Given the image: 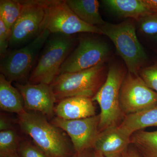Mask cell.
I'll use <instances>...</instances> for the list:
<instances>
[{
	"label": "cell",
	"instance_id": "cell-1",
	"mask_svg": "<svg viewBox=\"0 0 157 157\" xmlns=\"http://www.w3.org/2000/svg\"><path fill=\"white\" fill-rule=\"evenodd\" d=\"M17 115L23 133L50 157H71L75 154L72 142L64 131L39 113L25 110Z\"/></svg>",
	"mask_w": 157,
	"mask_h": 157
},
{
	"label": "cell",
	"instance_id": "cell-2",
	"mask_svg": "<svg viewBox=\"0 0 157 157\" xmlns=\"http://www.w3.org/2000/svg\"><path fill=\"white\" fill-rule=\"evenodd\" d=\"M76 42L73 35L51 34L31 73L29 83L51 84L59 75L62 65L75 48Z\"/></svg>",
	"mask_w": 157,
	"mask_h": 157
},
{
	"label": "cell",
	"instance_id": "cell-3",
	"mask_svg": "<svg viewBox=\"0 0 157 157\" xmlns=\"http://www.w3.org/2000/svg\"><path fill=\"white\" fill-rule=\"evenodd\" d=\"M98 27L103 35L113 42L118 54L124 62L128 72L138 75L147 57L137 39L134 21L128 20L117 24L105 22Z\"/></svg>",
	"mask_w": 157,
	"mask_h": 157
},
{
	"label": "cell",
	"instance_id": "cell-4",
	"mask_svg": "<svg viewBox=\"0 0 157 157\" xmlns=\"http://www.w3.org/2000/svg\"><path fill=\"white\" fill-rule=\"evenodd\" d=\"M105 74V63H102L79 72L59 74L50 86L57 102L70 97L93 98L106 80Z\"/></svg>",
	"mask_w": 157,
	"mask_h": 157
},
{
	"label": "cell",
	"instance_id": "cell-5",
	"mask_svg": "<svg viewBox=\"0 0 157 157\" xmlns=\"http://www.w3.org/2000/svg\"><path fill=\"white\" fill-rule=\"evenodd\" d=\"M51 34L45 29L39 36L28 44L8 52L1 58V74L12 82L21 84L29 82L37 59Z\"/></svg>",
	"mask_w": 157,
	"mask_h": 157
},
{
	"label": "cell",
	"instance_id": "cell-6",
	"mask_svg": "<svg viewBox=\"0 0 157 157\" xmlns=\"http://www.w3.org/2000/svg\"><path fill=\"white\" fill-rule=\"evenodd\" d=\"M125 75L121 66L111 65L104 84L92 98L93 101L98 102L101 109L99 132L118 126L124 117L121 109L120 93Z\"/></svg>",
	"mask_w": 157,
	"mask_h": 157
},
{
	"label": "cell",
	"instance_id": "cell-7",
	"mask_svg": "<svg viewBox=\"0 0 157 157\" xmlns=\"http://www.w3.org/2000/svg\"><path fill=\"white\" fill-rule=\"evenodd\" d=\"M45 11L44 29L51 33L72 35L79 33L103 35L98 27L89 25L73 13L66 0H40Z\"/></svg>",
	"mask_w": 157,
	"mask_h": 157
},
{
	"label": "cell",
	"instance_id": "cell-8",
	"mask_svg": "<svg viewBox=\"0 0 157 157\" xmlns=\"http://www.w3.org/2000/svg\"><path fill=\"white\" fill-rule=\"evenodd\" d=\"M23 9L10 30L9 47L17 48L39 36L45 30V11L40 0H22Z\"/></svg>",
	"mask_w": 157,
	"mask_h": 157
},
{
	"label": "cell",
	"instance_id": "cell-9",
	"mask_svg": "<svg viewBox=\"0 0 157 157\" xmlns=\"http://www.w3.org/2000/svg\"><path fill=\"white\" fill-rule=\"evenodd\" d=\"M109 55L106 42L92 37L82 38L62 65L59 74L79 72L105 63Z\"/></svg>",
	"mask_w": 157,
	"mask_h": 157
},
{
	"label": "cell",
	"instance_id": "cell-10",
	"mask_svg": "<svg viewBox=\"0 0 157 157\" xmlns=\"http://www.w3.org/2000/svg\"><path fill=\"white\" fill-rule=\"evenodd\" d=\"M121 109L124 117L157 105V93L150 88L139 75L126 74L120 93Z\"/></svg>",
	"mask_w": 157,
	"mask_h": 157
},
{
	"label": "cell",
	"instance_id": "cell-11",
	"mask_svg": "<svg viewBox=\"0 0 157 157\" xmlns=\"http://www.w3.org/2000/svg\"><path fill=\"white\" fill-rule=\"evenodd\" d=\"M100 116L66 120L57 117H53L51 122L64 131L70 138L75 153L93 148L98 134Z\"/></svg>",
	"mask_w": 157,
	"mask_h": 157
},
{
	"label": "cell",
	"instance_id": "cell-12",
	"mask_svg": "<svg viewBox=\"0 0 157 157\" xmlns=\"http://www.w3.org/2000/svg\"><path fill=\"white\" fill-rule=\"evenodd\" d=\"M22 95L26 110L42 113L47 118L54 115L56 98L50 85L14 83Z\"/></svg>",
	"mask_w": 157,
	"mask_h": 157
},
{
	"label": "cell",
	"instance_id": "cell-13",
	"mask_svg": "<svg viewBox=\"0 0 157 157\" xmlns=\"http://www.w3.org/2000/svg\"><path fill=\"white\" fill-rule=\"evenodd\" d=\"M131 136L118 126L111 127L99 133L93 148L97 154L105 157L122 154L131 144Z\"/></svg>",
	"mask_w": 157,
	"mask_h": 157
},
{
	"label": "cell",
	"instance_id": "cell-14",
	"mask_svg": "<svg viewBox=\"0 0 157 157\" xmlns=\"http://www.w3.org/2000/svg\"><path fill=\"white\" fill-rule=\"evenodd\" d=\"M56 117L66 120L80 119L96 115V107L92 98L70 97L59 101L54 108Z\"/></svg>",
	"mask_w": 157,
	"mask_h": 157
},
{
	"label": "cell",
	"instance_id": "cell-15",
	"mask_svg": "<svg viewBox=\"0 0 157 157\" xmlns=\"http://www.w3.org/2000/svg\"><path fill=\"white\" fill-rule=\"evenodd\" d=\"M102 2L119 16L137 21L155 13L144 0H105Z\"/></svg>",
	"mask_w": 157,
	"mask_h": 157
},
{
	"label": "cell",
	"instance_id": "cell-16",
	"mask_svg": "<svg viewBox=\"0 0 157 157\" xmlns=\"http://www.w3.org/2000/svg\"><path fill=\"white\" fill-rule=\"evenodd\" d=\"M0 108L17 115L25 110L21 93L2 74H0Z\"/></svg>",
	"mask_w": 157,
	"mask_h": 157
},
{
	"label": "cell",
	"instance_id": "cell-17",
	"mask_svg": "<svg viewBox=\"0 0 157 157\" xmlns=\"http://www.w3.org/2000/svg\"><path fill=\"white\" fill-rule=\"evenodd\" d=\"M71 10L82 21L89 25L99 27L105 23L99 12L97 0H66Z\"/></svg>",
	"mask_w": 157,
	"mask_h": 157
},
{
	"label": "cell",
	"instance_id": "cell-18",
	"mask_svg": "<svg viewBox=\"0 0 157 157\" xmlns=\"http://www.w3.org/2000/svg\"><path fill=\"white\" fill-rule=\"evenodd\" d=\"M152 126H157V105L141 112L125 116L118 125L121 130L130 136L137 131Z\"/></svg>",
	"mask_w": 157,
	"mask_h": 157
},
{
	"label": "cell",
	"instance_id": "cell-19",
	"mask_svg": "<svg viewBox=\"0 0 157 157\" xmlns=\"http://www.w3.org/2000/svg\"><path fill=\"white\" fill-rule=\"evenodd\" d=\"M131 143L142 157H157V130L137 131L131 136Z\"/></svg>",
	"mask_w": 157,
	"mask_h": 157
},
{
	"label": "cell",
	"instance_id": "cell-20",
	"mask_svg": "<svg viewBox=\"0 0 157 157\" xmlns=\"http://www.w3.org/2000/svg\"><path fill=\"white\" fill-rule=\"evenodd\" d=\"M23 9L22 0H1L0 19L7 28H11L19 18Z\"/></svg>",
	"mask_w": 157,
	"mask_h": 157
},
{
	"label": "cell",
	"instance_id": "cell-21",
	"mask_svg": "<svg viewBox=\"0 0 157 157\" xmlns=\"http://www.w3.org/2000/svg\"><path fill=\"white\" fill-rule=\"evenodd\" d=\"M21 139L15 129L0 131V157L17 153Z\"/></svg>",
	"mask_w": 157,
	"mask_h": 157
},
{
	"label": "cell",
	"instance_id": "cell-22",
	"mask_svg": "<svg viewBox=\"0 0 157 157\" xmlns=\"http://www.w3.org/2000/svg\"><path fill=\"white\" fill-rule=\"evenodd\" d=\"M19 157H50L31 139H21L17 150Z\"/></svg>",
	"mask_w": 157,
	"mask_h": 157
},
{
	"label": "cell",
	"instance_id": "cell-23",
	"mask_svg": "<svg viewBox=\"0 0 157 157\" xmlns=\"http://www.w3.org/2000/svg\"><path fill=\"white\" fill-rule=\"evenodd\" d=\"M139 73L148 87L157 93V62L152 66L142 68Z\"/></svg>",
	"mask_w": 157,
	"mask_h": 157
},
{
	"label": "cell",
	"instance_id": "cell-24",
	"mask_svg": "<svg viewBox=\"0 0 157 157\" xmlns=\"http://www.w3.org/2000/svg\"><path fill=\"white\" fill-rule=\"evenodd\" d=\"M140 31L147 35L157 34V12L147 15L138 21Z\"/></svg>",
	"mask_w": 157,
	"mask_h": 157
},
{
	"label": "cell",
	"instance_id": "cell-25",
	"mask_svg": "<svg viewBox=\"0 0 157 157\" xmlns=\"http://www.w3.org/2000/svg\"><path fill=\"white\" fill-rule=\"evenodd\" d=\"M10 31L4 24L2 20L0 19V55L1 58L8 53V48L9 46Z\"/></svg>",
	"mask_w": 157,
	"mask_h": 157
},
{
	"label": "cell",
	"instance_id": "cell-26",
	"mask_svg": "<svg viewBox=\"0 0 157 157\" xmlns=\"http://www.w3.org/2000/svg\"><path fill=\"white\" fill-rule=\"evenodd\" d=\"M14 129L12 121L3 113L0 116V131Z\"/></svg>",
	"mask_w": 157,
	"mask_h": 157
},
{
	"label": "cell",
	"instance_id": "cell-27",
	"mask_svg": "<svg viewBox=\"0 0 157 157\" xmlns=\"http://www.w3.org/2000/svg\"><path fill=\"white\" fill-rule=\"evenodd\" d=\"M123 157H142L135 147L131 145L122 153Z\"/></svg>",
	"mask_w": 157,
	"mask_h": 157
},
{
	"label": "cell",
	"instance_id": "cell-28",
	"mask_svg": "<svg viewBox=\"0 0 157 157\" xmlns=\"http://www.w3.org/2000/svg\"><path fill=\"white\" fill-rule=\"evenodd\" d=\"M71 157H98L94 148H91L82 151L80 153H75Z\"/></svg>",
	"mask_w": 157,
	"mask_h": 157
},
{
	"label": "cell",
	"instance_id": "cell-29",
	"mask_svg": "<svg viewBox=\"0 0 157 157\" xmlns=\"http://www.w3.org/2000/svg\"><path fill=\"white\" fill-rule=\"evenodd\" d=\"M155 12H157V0H144Z\"/></svg>",
	"mask_w": 157,
	"mask_h": 157
},
{
	"label": "cell",
	"instance_id": "cell-30",
	"mask_svg": "<svg viewBox=\"0 0 157 157\" xmlns=\"http://www.w3.org/2000/svg\"><path fill=\"white\" fill-rule=\"evenodd\" d=\"M98 155V157H123L122 154L118 155H116L110 157H105L104 156L101 155Z\"/></svg>",
	"mask_w": 157,
	"mask_h": 157
},
{
	"label": "cell",
	"instance_id": "cell-31",
	"mask_svg": "<svg viewBox=\"0 0 157 157\" xmlns=\"http://www.w3.org/2000/svg\"><path fill=\"white\" fill-rule=\"evenodd\" d=\"M3 157H19V156H18V154H17V153H14V154L9 155Z\"/></svg>",
	"mask_w": 157,
	"mask_h": 157
},
{
	"label": "cell",
	"instance_id": "cell-32",
	"mask_svg": "<svg viewBox=\"0 0 157 157\" xmlns=\"http://www.w3.org/2000/svg\"><path fill=\"white\" fill-rule=\"evenodd\" d=\"M155 38L157 39V34L156 35H155Z\"/></svg>",
	"mask_w": 157,
	"mask_h": 157
}]
</instances>
